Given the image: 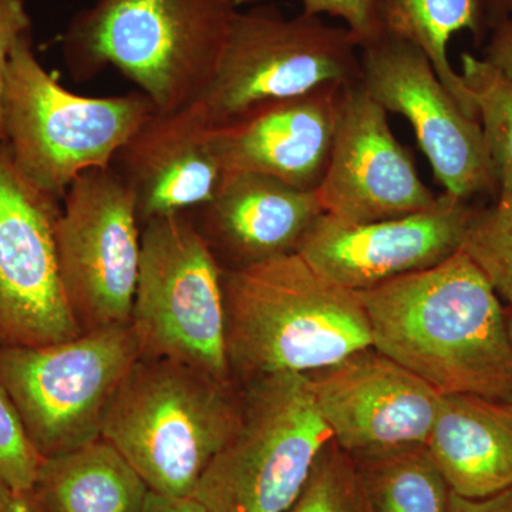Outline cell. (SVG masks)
Listing matches in <instances>:
<instances>
[{
    "label": "cell",
    "instance_id": "6da1fadb",
    "mask_svg": "<svg viewBox=\"0 0 512 512\" xmlns=\"http://www.w3.org/2000/svg\"><path fill=\"white\" fill-rule=\"evenodd\" d=\"M373 348L441 396L476 394L512 404V343L490 279L463 251L356 292Z\"/></svg>",
    "mask_w": 512,
    "mask_h": 512
},
{
    "label": "cell",
    "instance_id": "7a4b0ae2",
    "mask_svg": "<svg viewBox=\"0 0 512 512\" xmlns=\"http://www.w3.org/2000/svg\"><path fill=\"white\" fill-rule=\"evenodd\" d=\"M224 296L229 367L247 382L306 375L373 346L357 293L298 252L224 269Z\"/></svg>",
    "mask_w": 512,
    "mask_h": 512
},
{
    "label": "cell",
    "instance_id": "3957f363",
    "mask_svg": "<svg viewBox=\"0 0 512 512\" xmlns=\"http://www.w3.org/2000/svg\"><path fill=\"white\" fill-rule=\"evenodd\" d=\"M235 12L229 0H94L64 30V64L79 83L116 67L157 113H177L210 86Z\"/></svg>",
    "mask_w": 512,
    "mask_h": 512
},
{
    "label": "cell",
    "instance_id": "277c9868",
    "mask_svg": "<svg viewBox=\"0 0 512 512\" xmlns=\"http://www.w3.org/2000/svg\"><path fill=\"white\" fill-rule=\"evenodd\" d=\"M241 400L232 382L140 357L114 394L101 439L120 451L148 490L191 497L237 426Z\"/></svg>",
    "mask_w": 512,
    "mask_h": 512
},
{
    "label": "cell",
    "instance_id": "5b68a950",
    "mask_svg": "<svg viewBox=\"0 0 512 512\" xmlns=\"http://www.w3.org/2000/svg\"><path fill=\"white\" fill-rule=\"evenodd\" d=\"M154 111L141 92L86 97L64 89L37 60L32 33L13 46L3 87L5 143L19 173L59 200L80 174L110 168Z\"/></svg>",
    "mask_w": 512,
    "mask_h": 512
},
{
    "label": "cell",
    "instance_id": "8992f818",
    "mask_svg": "<svg viewBox=\"0 0 512 512\" xmlns=\"http://www.w3.org/2000/svg\"><path fill=\"white\" fill-rule=\"evenodd\" d=\"M360 47L348 28L320 16L285 18L276 6L237 9L217 72L188 106L208 131L328 84L360 82Z\"/></svg>",
    "mask_w": 512,
    "mask_h": 512
},
{
    "label": "cell",
    "instance_id": "52a82bcc",
    "mask_svg": "<svg viewBox=\"0 0 512 512\" xmlns=\"http://www.w3.org/2000/svg\"><path fill=\"white\" fill-rule=\"evenodd\" d=\"M332 440L306 375L252 380L237 426L192 497L208 512H286Z\"/></svg>",
    "mask_w": 512,
    "mask_h": 512
},
{
    "label": "cell",
    "instance_id": "ba28073f",
    "mask_svg": "<svg viewBox=\"0 0 512 512\" xmlns=\"http://www.w3.org/2000/svg\"><path fill=\"white\" fill-rule=\"evenodd\" d=\"M130 326L143 359L232 382L224 268L187 212L148 221Z\"/></svg>",
    "mask_w": 512,
    "mask_h": 512
},
{
    "label": "cell",
    "instance_id": "9c48e42d",
    "mask_svg": "<svg viewBox=\"0 0 512 512\" xmlns=\"http://www.w3.org/2000/svg\"><path fill=\"white\" fill-rule=\"evenodd\" d=\"M140 359L130 323L46 346L0 349V382L43 458L101 439L124 377Z\"/></svg>",
    "mask_w": 512,
    "mask_h": 512
},
{
    "label": "cell",
    "instance_id": "30bf717a",
    "mask_svg": "<svg viewBox=\"0 0 512 512\" xmlns=\"http://www.w3.org/2000/svg\"><path fill=\"white\" fill-rule=\"evenodd\" d=\"M56 225L60 275L84 330L127 325L140 274L136 201L113 168L80 174Z\"/></svg>",
    "mask_w": 512,
    "mask_h": 512
},
{
    "label": "cell",
    "instance_id": "8fae6325",
    "mask_svg": "<svg viewBox=\"0 0 512 512\" xmlns=\"http://www.w3.org/2000/svg\"><path fill=\"white\" fill-rule=\"evenodd\" d=\"M59 201L19 173L0 141V349L53 345L84 332L60 275Z\"/></svg>",
    "mask_w": 512,
    "mask_h": 512
},
{
    "label": "cell",
    "instance_id": "7c38bea8",
    "mask_svg": "<svg viewBox=\"0 0 512 512\" xmlns=\"http://www.w3.org/2000/svg\"><path fill=\"white\" fill-rule=\"evenodd\" d=\"M360 69L369 96L412 124L444 192L467 201L483 192L497 198L480 120L451 96L419 47L383 32L360 47Z\"/></svg>",
    "mask_w": 512,
    "mask_h": 512
},
{
    "label": "cell",
    "instance_id": "4fadbf2b",
    "mask_svg": "<svg viewBox=\"0 0 512 512\" xmlns=\"http://www.w3.org/2000/svg\"><path fill=\"white\" fill-rule=\"evenodd\" d=\"M306 379L333 441L350 457L430 439L441 394L373 346Z\"/></svg>",
    "mask_w": 512,
    "mask_h": 512
},
{
    "label": "cell",
    "instance_id": "5bb4252c",
    "mask_svg": "<svg viewBox=\"0 0 512 512\" xmlns=\"http://www.w3.org/2000/svg\"><path fill=\"white\" fill-rule=\"evenodd\" d=\"M316 194L326 215L348 224L406 217L437 201L394 137L387 111L360 82L343 87L332 153Z\"/></svg>",
    "mask_w": 512,
    "mask_h": 512
},
{
    "label": "cell",
    "instance_id": "9a60e30c",
    "mask_svg": "<svg viewBox=\"0 0 512 512\" xmlns=\"http://www.w3.org/2000/svg\"><path fill=\"white\" fill-rule=\"evenodd\" d=\"M474 210L470 201L444 192L429 210L392 220L348 224L323 214L298 254L335 284L367 291L460 251Z\"/></svg>",
    "mask_w": 512,
    "mask_h": 512
},
{
    "label": "cell",
    "instance_id": "2e32d148",
    "mask_svg": "<svg viewBox=\"0 0 512 512\" xmlns=\"http://www.w3.org/2000/svg\"><path fill=\"white\" fill-rule=\"evenodd\" d=\"M343 87L328 84L210 131L222 171L262 174L298 190H318L332 153Z\"/></svg>",
    "mask_w": 512,
    "mask_h": 512
},
{
    "label": "cell",
    "instance_id": "e0dca14e",
    "mask_svg": "<svg viewBox=\"0 0 512 512\" xmlns=\"http://www.w3.org/2000/svg\"><path fill=\"white\" fill-rule=\"evenodd\" d=\"M111 168L136 201L138 222L197 210L211 200L222 167L210 131L185 109L154 111L120 148Z\"/></svg>",
    "mask_w": 512,
    "mask_h": 512
},
{
    "label": "cell",
    "instance_id": "ac0fdd59",
    "mask_svg": "<svg viewBox=\"0 0 512 512\" xmlns=\"http://www.w3.org/2000/svg\"><path fill=\"white\" fill-rule=\"evenodd\" d=\"M195 211V227L215 258L229 262L225 269L295 254L325 214L316 191L241 171L224 173L211 200Z\"/></svg>",
    "mask_w": 512,
    "mask_h": 512
},
{
    "label": "cell",
    "instance_id": "d6986e66",
    "mask_svg": "<svg viewBox=\"0 0 512 512\" xmlns=\"http://www.w3.org/2000/svg\"><path fill=\"white\" fill-rule=\"evenodd\" d=\"M427 447L451 493L470 500L500 493L512 485V404L441 396Z\"/></svg>",
    "mask_w": 512,
    "mask_h": 512
},
{
    "label": "cell",
    "instance_id": "ffe728a7",
    "mask_svg": "<svg viewBox=\"0 0 512 512\" xmlns=\"http://www.w3.org/2000/svg\"><path fill=\"white\" fill-rule=\"evenodd\" d=\"M147 484L109 441L43 458L33 497L43 512H143Z\"/></svg>",
    "mask_w": 512,
    "mask_h": 512
},
{
    "label": "cell",
    "instance_id": "44dd1931",
    "mask_svg": "<svg viewBox=\"0 0 512 512\" xmlns=\"http://www.w3.org/2000/svg\"><path fill=\"white\" fill-rule=\"evenodd\" d=\"M376 8L383 32L419 47L451 96L478 119L461 74L448 60L447 47L461 30H470L476 46L484 42L490 32L488 0H376Z\"/></svg>",
    "mask_w": 512,
    "mask_h": 512
},
{
    "label": "cell",
    "instance_id": "7402d4cb",
    "mask_svg": "<svg viewBox=\"0 0 512 512\" xmlns=\"http://www.w3.org/2000/svg\"><path fill=\"white\" fill-rule=\"evenodd\" d=\"M353 460L367 512H451L450 487L427 444Z\"/></svg>",
    "mask_w": 512,
    "mask_h": 512
},
{
    "label": "cell",
    "instance_id": "603a6c76",
    "mask_svg": "<svg viewBox=\"0 0 512 512\" xmlns=\"http://www.w3.org/2000/svg\"><path fill=\"white\" fill-rule=\"evenodd\" d=\"M461 79L483 130L498 194H512V76L487 59L464 53Z\"/></svg>",
    "mask_w": 512,
    "mask_h": 512
},
{
    "label": "cell",
    "instance_id": "cb8c5ba5",
    "mask_svg": "<svg viewBox=\"0 0 512 512\" xmlns=\"http://www.w3.org/2000/svg\"><path fill=\"white\" fill-rule=\"evenodd\" d=\"M461 249L483 269L498 296L512 303V194L474 210Z\"/></svg>",
    "mask_w": 512,
    "mask_h": 512
},
{
    "label": "cell",
    "instance_id": "d4e9b609",
    "mask_svg": "<svg viewBox=\"0 0 512 512\" xmlns=\"http://www.w3.org/2000/svg\"><path fill=\"white\" fill-rule=\"evenodd\" d=\"M286 512H367L355 460L329 441L305 487Z\"/></svg>",
    "mask_w": 512,
    "mask_h": 512
},
{
    "label": "cell",
    "instance_id": "484cf974",
    "mask_svg": "<svg viewBox=\"0 0 512 512\" xmlns=\"http://www.w3.org/2000/svg\"><path fill=\"white\" fill-rule=\"evenodd\" d=\"M42 460L15 403L0 382V483L15 493L32 491Z\"/></svg>",
    "mask_w": 512,
    "mask_h": 512
},
{
    "label": "cell",
    "instance_id": "4316f807",
    "mask_svg": "<svg viewBox=\"0 0 512 512\" xmlns=\"http://www.w3.org/2000/svg\"><path fill=\"white\" fill-rule=\"evenodd\" d=\"M235 9L258 0H229ZM303 13L311 16L330 15L345 20L346 28L356 37L359 47L383 33L377 15L376 0H302Z\"/></svg>",
    "mask_w": 512,
    "mask_h": 512
},
{
    "label": "cell",
    "instance_id": "83f0119b",
    "mask_svg": "<svg viewBox=\"0 0 512 512\" xmlns=\"http://www.w3.org/2000/svg\"><path fill=\"white\" fill-rule=\"evenodd\" d=\"M32 33V19L26 10L25 0H0V141L5 143L3 126V87L10 53L16 42Z\"/></svg>",
    "mask_w": 512,
    "mask_h": 512
},
{
    "label": "cell",
    "instance_id": "f1b7e54d",
    "mask_svg": "<svg viewBox=\"0 0 512 512\" xmlns=\"http://www.w3.org/2000/svg\"><path fill=\"white\" fill-rule=\"evenodd\" d=\"M485 53L488 62L512 76V20H507L491 30L490 43Z\"/></svg>",
    "mask_w": 512,
    "mask_h": 512
},
{
    "label": "cell",
    "instance_id": "f546056e",
    "mask_svg": "<svg viewBox=\"0 0 512 512\" xmlns=\"http://www.w3.org/2000/svg\"><path fill=\"white\" fill-rule=\"evenodd\" d=\"M451 512H512V485L500 493L478 500L451 493Z\"/></svg>",
    "mask_w": 512,
    "mask_h": 512
},
{
    "label": "cell",
    "instance_id": "4dcf8cb0",
    "mask_svg": "<svg viewBox=\"0 0 512 512\" xmlns=\"http://www.w3.org/2000/svg\"><path fill=\"white\" fill-rule=\"evenodd\" d=\"M143 512H208L195 497H168L150 491Z\"/></svg>",
    "mask_w": 512,
    "mask_h": 512
},
{
    "label": "cell",
    "instance_id": "1f68e13d",
    "mask_svg": "<svg viewBox=\"0 0 512 512\" xmlns=\"http://www.w3.org/2000/svg\"><path fill=\"white\" fill-rule=\"evenodd\" d=\"M507 20H512V0H488L490 32Z\"/></svg>",
    "mask_w": 512,
    "mask_h": 512
},
{
    "label": "cell",
    "instance_id": "d6a6232c",
    "mask_svg": "<svg viewBox=\"0 0 512 512\" xmlns=\"http://www.w3.org/2000/svg\"><path fill=\"white\" fill-rule=\"evenodd\" d=\"M6 512H43L32 491H22V493H13L12 500Z\"/></svg>",
    "mask_w": 512,
    "mask_h": 512
},
{
    "label": "cell",
    "instance_id": "836d02e7",
    "mask_svg": "<svg viewBox=\"0 0 512 512\" xmlns=\"http://www.w3.org/2000/svg\"><path fill=\"white\" fill-rule=\"evenodd\" d=\"M13 493H15V491L10 490L5 484L0 483V512L8 511Z\"/></svg>",
    "mask_w": 512,
    "mask_h": 512
},
{
    "label": "cell",
    "instance_id": "e575fe53",
    "mask_svg": "<svg viewBox=\"0 0 512 512\" xmlns=\"http://www.w3.org/2000/svg\"><path fill=\"white\" fill-rule=\"evenodd\" d=\"M507 328H508V335H510L511 343H512V309L510 312V315L507 316Z\"/></svg>",
    "mask_w": 512,
    "mask_h": 512
}]
</instances>
